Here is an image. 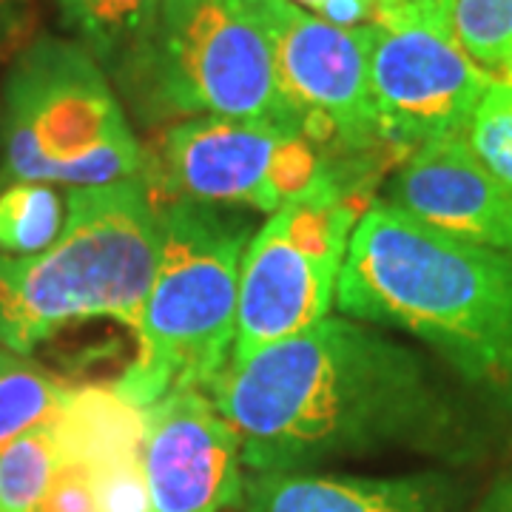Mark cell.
<instances>
[{"label": "cell", "instance_id": "1", "mask_svg": "<svg viewBox=\"0 0 512 512\" xmlns=\"http://www.w3.org/2000/svg\"><path fill=\"white\" fill-rule=\"evenodd\" d=\"M202 393L239 433L251 473H302L387 450L447 464L484 453V433L424 356L348 316L228 362Z\"/></svg>", "mask_w": 512, "mask_h": 512}, {"label": "cell", "instance_id": "2", "mask_svg": "<svg viewBox=\"0 0 512 512\" xmlns=\"http://www.w3.org/2000/svg\"><path fill=\"white\" fill-rule=\"evenodd\" d=\"M333 305L356 322L416 336L512 430V251L373 202L353 228Z\"/></svg>", "mask_w": 512, "mask_h": 512}, {"label": "cell", "instance_id": "3", "mask_svg": "<svg viewBox=\"0 0 512 512\" xmlns=\"http://www.w3.org/2000/svg\"><path fill=\"white\" fill-rule=\"evenodd\" d=\"M157 259L160 205L143 177L69 188L63 231L43 254H0V348L29 356L86 319L137 333Z\"/></svg>", "mask_w": 512, "mask_h": 512}, {"label": "cell", "instance_id": "4", "mask_svg": "<svg viewBox=\"0 0 512 512\" xmlns=\"http://www.w3.org/2000/svg\"><path fill=\"white\" fill-rule=\"evenodd\" d=\"M254 237L245 208L200 200L160 205V259L148 288L137 359L114 390L148 407L171 390H205L231 362L242 256Z\"/></svg>", "mask_w": 512, "mask_h": 512}, {"label": "cell", "instance_id": "5", "mask_svg": "<svg viewBox=\"0 0 512 512\" xmlns=\"http://www.w3.org/2000/svg\"><path fill=\"white\" fill-rule=\"evenodd\" d=\"M146 154L106 72L77 40L32 37L3 83L0 188H89L140 177Z\"/></svg>", "mask_w": 512, "mask_h": 512}, {"label": "cell", "instance_id": "6", "mask_svg": "<svg viewBox=\"0 0 512 512\" xmlns=\"http://www.w3.org/2000/svg\"><path fill=\"white\" fill-rule=\"evenodd\" d=\"M370 205L365 183L353 171L328 165L256 228L239 271L231 362L291 339L328 316L353 228Z\"/></svg>", "mask_w": 512, "mask_h": 512}, {"label": "cell", "instance_id": "7", "mask_svg": "<svg viewBox=\"0 0 512 512\" xmlns=\"http://www.w3.org/2000/svg\"><path fill=\"white\" fill-rule=\"evenodd\" d=\"M134 97L154 114L234 117L305 134L271 43L242 0H163Z\"/></svg>", "mask_w": 512, "mask_h": 512}, {"label": "cell", "instance_id": "8", "mask_svg": "<svg viewBox=\"0 0 512 512\" xmlns=\"http://www.w3.org/2000/svg\"><path fill=\"white\" fill-rule=\"evenodd\" d=\"M370 100L384 146L410 154L467 137L493 77L447 32L441 6H393L370 23Z\"/></svg>", "mask_w": 512, "mask_h": 512}, {"label": "cell", "instance_id": "9", "mask_svg": "<svg viewBox=\"0 0 512 512\" xmlns=\"http://www.w3.org/2000/svg\"><path fill=\"white\" fill-rule=\"evenodd\" d=\"M325 168L322 148L302 131L234 117H185L163 134L146 185L160 188L168 202L274 214Z\"/></svg>", "mask_w": 512, "mask_h": 512}, {"label": "cell", "instance_id": "10", "mask_svg": "<svg viewBox=\"0 0 512 512\" xmlns=\"http://www.w3.org/2000/svg\"><path fill=\"white\" fill-rule=\"evenodd\" d=\"M242 3L268 37L282 92L299 111L313 143L350 157L387 148L370 100V26H336L293 0Z\"/></svg>", "mask_w": 512, "mask_h": 512}, {"label": "cell", "instance_id": "11", "mask_svg": "<svg viewBox=\"0 0 512 512\" xmlns=\"http://www.w3.org/2000/svg\"><path fill=\"white\" fill-rule=\"evenodd\" d=\"M140 467L151 512H225L242 501L239 433L197 387L143 407Z\"/></svg>", "mask_w": 512, "mask_h": 512}, {"label": "cell", "instance_id": "12", "mask_svg": "<svg viewBox=\"0 0 512 512\" xmlns=\"http://www.w3.org/2000/svg\"><path fill=\"white\" fill-rule=\"evenodd\" d=\"M382 202L441 234L512 251V188L484 168L467 137L410 151L384 185Z\"/></svg>", "mask_w": 512, "mask_h": 512}, {"label": "cell", "instance_id": "13", "mask_svg": "<svg viewBox=\"0 0 512 512\" xmlns=\"http://www.w3.org/2000/svg\"><path fill=\"white\" fill-rule=\"evenodd\" d=\"M245 512H458L461 487L439 470L407 476L251 473Z\"/></svg>", "mask_w": 512, "mask_h": 512}, {"label": "cell", "instance_id": "14", "mask_svg": "<svg viewBox=\"0 0 512 512\" xmlns=\"http://www.w3.org/2000/svg\"><path fill=\"white\" fill-rule=\"evenodd\" d=\"M63 26L111 83L134 97L163 0H57Z\"/></svg>", "mask_w": 512, "mask_h": 512}, {"label": "cell", "instance_id": "15", "mask_svg": "<svg viewBox=\"0 0 512 512\" xmlns=\"http://www.w3.org/2000/svg\"><path fill=\"white\" fill-rule=\"evenodd\" d=\"M60 464H80L89 473L123 458L140 456L143 410L128 404L114 387H69L52 421Z\"/></svg>", "mask_w": 512, "mask_h": 512}, {"label": "cell", "instance_id": "16", "mask_svg": "<svg viewBox=\"0 0 512 512\" xmlns=\"http://www.w3.org/2000/svg\"><path fill=\"white\" fill-rule=\"evenodd\" d=\"M69 384L46 367L0 348V450L40 424L55 421L66 402Z\"/></svg>", "mask_w": 512, "mask_h": 512}, {"label": "cell", "instance_id": "17", "mask_svg": "<svg viewBox=\"0 0 512 512\" xmlns=\"http://www.w3.org/2000/svg\"><path fill=\"white\" fill-rule=\"evenodd\" d=\"M444 23L493 80H512V0H444Z\"/></svg>", "mask_w": 512, "mask_h": 512}, {"label": "cell", "instance_id": "18", "mask_svg": "<svg viewBox=\"0 0 512 512\" xmlns=\"http://www.w3.org/2000/svg\"><path fill=\"white\" fill-rule=\"evenodd\" d=\"M66 200L46 183H9L0 188V254H43L63 231Z\"/></svg>", "mask_w": 512, "mask_h": 512}, {"label": "cell", "instance_id": "19", "mask_svg": "<svg viewBox=\"0 0 512 512\" xmlns=\"http://www.w3.org/2000/svg\"><path fill=\"white\" fill-rule=\"evenodd\" d=\"M60 470L52 421L0 450V512H37Z\"/></svg>", "mask_w": 512, "mask_h": 512}, {"label": "cell", "instance_id": "20", "mask_svg": "<svg viewBox=\"0 0 512 512\" xmlns=\"http://www.w3.org/2000/svg\"><path fill=\"white\" fill-rule=\"evenodd\" d=\"M467 143L484 168L512 188V80H493L470 120Z\"/></svg>", "mask_w": 512, "mask_h": 512}, {"label": "cell", "instance_id": "21", "mask_svg": "<svg viewBox=\"0 0 512 512\" xmlns=\"http://www.w3.org/2000/svg\"><path fill=\"white\" fill-rule=\"evenodd\" d=\"M89 476L97 512H151L140 456L106 464L100 470H92Z\"/></svg>", "mask_w": 512, "mask_h": 512}, {"label": "cell", "instance_id": "22", "mask_svg": "<svg viewBox=\"0 0 512 512\" xmlns=\"http://www.w3.org/2000/svg\"><path fill=\"white\" fill-rule=\"evenodd\" d=\"M37 512H97L89 470L80 464H60Z\"/></svg>", "mask_w": 512, "mask_h": 512}, {"label": "cell", "instance_id": "23", "mask_svg": "<svg viewBox=\"0 0 512 512\" xmlns=\"http://www.w3.org/2000/svg\"><path fill=\"white\" fill-rule=\"evenodd\" d=\"M293 3L308 9L316 18L345 29L370 26L384 15V0H293Z\"/></svg>", "mask_w": 512, "mask_h": 512}, {"label": "cell", "instance_id": "24", "mask_svg": "<svg viewBox=\"0 0 512 512\" xmlns=\"http://www.w3.org/2000/svg\"><path fill=\"white\" fill-rule=\"evenodd\" d=\"M35 0H0V60L15 57L32 40Z\"/></svg>", "mask_w": 512, "mask_h": 512}, {"label": "cell", "instance_id": "25", "mask_svg": "<svg viewBox=\"0 0 512 512\" xmlns=\"http://www.w3.org/2000/svg\"><path fill=\"white\" fill-rule=\"evenodd\" d=\"M473 512H512V467L495 478Z\"/></svg>", "mask_w": 512, "mask_h": 512}, {"label": "cell", "instance_id": "26", "mask_svg": "<svg viewBox=\"0 0 512 512\" xmlns=\"http://www.w3.org/2000/svg\"><path fill=\"white\" fill-rule=\"evenodd\" d=\"M399 3H404V6H441L444 0H399ZM396 3V6H399Z\"/></svg>", "mask_w": 512, "mask_h": 512}, {"label": "cell", "instance_id": "27", "mask_svg": "<svg viewBox=\"0 0 512 512\" xmlns=\"http://www.w3.org/2000/svg\"><path fill=\"white\" fill-rule=\"evenodd\" d=\"M396 3H399V0H384V12H387V9H393Z\"/></svg>", "mask_w": 512, "mask_h": 512}]
</instances>
